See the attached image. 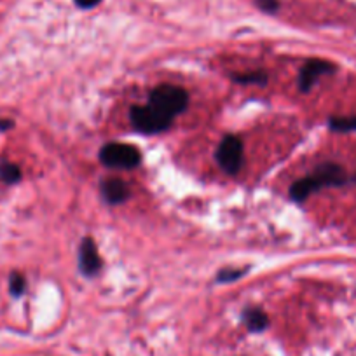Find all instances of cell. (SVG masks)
<instances>
[{
  "mask_svg": "<svg viewBox=\"0 0 356 356\" xmlns=\"http://www.w3.org/2000/svg\"><path fill=\"white\" fill-rule=\"evenodd\" d=\"M102 194L112 204H119L129 197V189L121 178H107L102 184Z\"/></svg>",
  "mask_w": 356,
  "mask_h": 356,
  "instance_id": "ba28073f",
  "label": "cell"
},
{
  "mask_svg": "<svg viewBox=\"0 0 356 356\" xmlns=\"http://www.w3.org/2000/svg\"><path fill=\"white\" fill-rule=\"evenodd\" d=\"M100 159L105 166L131 170L140 164L142 154L136 147L128 145V143H108V145L102 147Z\"/></svg>",
  "mask_w": 356,
  "mask_h": 356,
  "instance_id": "7a4b0ae2",
  "label": "cell"
},
{
  "mask_svg": "<svg viewBox=\"0 0 356 356\" xmlns=\"http://www.w3.org/2000/svg\"><path fill=\"white\" fill-rule=\"evenodd\" d=\"M318 189H320V187H318V184L314 182L313 177H306L302 178V180H299V182L293 184L292 189H290V196H292L296 201H304Z\"/></svg>",
  "mask_w": 356,
  "mask_h": 356,
  "instance_id": "9c48e42d",
  "label": "cell"
},
{
  "mask_svg": "<svg viewBox=\"0 0 356 356\" xmlns=\"http://www.w3.org/2000/svg\"><path fill=\"white\" fill-rule=\"evenodd\" d=\"M236 82H243V84H253V82H266V75L264 74H246V75H236Z\"/></svg>",
  "mask_w": 356,
  "mask_h": 356,
  "instance_id": "5bb4252c",
  "label": "cell"
},
{
  "mask_svg": "<svg viewBox=\"0 0 356 356\" xmlns=\"http://www.w3.org/2000/svg\"><path fill=\"white\" fill-rule=\"evenodd\" d=\"M0 177H2V180H4V182L15 184V182H18L19 178H22V171H19V168L16 166V164L6 163L0 166Z\"/></svg>",
  "mask_w": 356,
  "mask_h": 356,
  "instance_id": "8fae6325",
  "label": "cell"
},
{
  "mask_svg": "<svg viewBox=\"0 0 356 356\" xmlns=\"http://www.w3.org/2000/svg\"><path fill=\"white\" fill-rule=\"evenodd\" d=\"M187 104H189V97L178 86L163 84L154 89L152 95H150V105L171 119L175 115L182 114L187 108Z\"/></svg>",
  "mask_w": 356,
  "mask_h": 356,
  "instance_id": "6da1fadb",
  "label": "cell"
},
{
  "mask_svg": "<svg viewBox=\"0 0 356 356\" xmlns=\"http://www.w3.org/2000/svg\"><path fill=\"white\" fill-rule=\"evenodd\" d=\"M245 323L252 332H262L269 325V318L262 309H248L245 313Z\"/></svg>",
  "mask_w": 356,
  "mask_h": 356,
  "instance_id": "30bf717a",
  "label": "cell"
},
{
  "mask_svg": "<svg viewBox=\"0 0 356 356\" xmlns=\"http://www.w3.org/2000/svg\"><path fill=\"white\" fill-rule=\"evenodd\" d=\"M129 118H131L133 126L138 131L147 133V135L164 131L171 124V118L164 115L163 112L154 108L152 105H147V107H133Z\"/></svg>",
  "mask_w": 356,
  "mask_h": 356,
  "instance_id": "3957f363",
  "label": "cell"
},
{
  "mask_svg": "<svg viewBox=\"0 0 356 356\" xmlns=\"http://www.w3.org/2000/svg\"><path fill=\"white\" fill-rule=\"evenodd\" d=\"M100 0H75V4L82 9H89V8H95Z\"/></svg>",
  "mask_w": 356,
  "mask_h": 356,
  "instance_id": "e0dca14e",
  "label": "cell"
},
{
  "mask_svg": "<svg viewBox=\"0 0 356 356\" xmlns=\"http://www.w3.org/2000/svg\"><path fill=\"white\" fill-rule=\"evenodd\" d=\"M335 67L332 63H328V61H321V60H313V61H307L306 65H304V68L300 70V75H299V86L302 91H307V89H311V86L316 82L318 77H321V75L325 74H330V72H334Z\"/></svg>",
  "mask_w": 356,
  "mask_h": 356,
  "instance_id": "8992f818",
  "label": "cell"
},
{
  "mask_svg": "<svg viewBox=\"0 0 356 356\" xmlns=\"http://www.w3.org/2000/svg\"><path fill=\"white\" fill-rule=\"evenodd\" d=\"M9 286H11L13 296H22L23 290H25V278L22 275H13Z\"/></svg>",
  "mask_w": 356,
  "mask_h": 356,
  "instance_id": "4fadbf2b",
  "label": "cell"
},
{
  "mask_svg": "<svg viewBox=\"0 0 356 356\" xmlns=\"http://www.w3.org/2000/svg\"><path fill=\"white\" fill-rule=\"evenodd\" d=\"M217 161L222 170L229 175H236L243 163V143L238 136H225L217 149Z\"/></svg>",
  "mask_w": 356,
  "mask_h": 356,
  "instance_id": "277c9868",
  "label": "cell"
},
{
  "mask_svg": "<svg viewBox=\"0 0 356 356\" xmlns=\"http://www.w3.org/2000/svg\"><path fill=\"white\" fill-rule=\"evenodd\" d=\"M313 180L318 184V187H327V186H341L346 182V173L339 164L334 163H325L316 168L313 175Z\"/></svg>",
  "mask_w": 356,
  "mask_h": 356,
  "instance_id": "52a82bcc",
  "label": "cell"
},
{
  "mask_svg": "<svg viewBox=\"0 0 356 356\" xmlns=\"http://www.w3.org/2000/svg\"><path fill=\"white\" fill-rule=\"evenodd\" d=\"M243 273L245 271H234V269H231V271H222L218 273V282H232V280H238Z\"/></svg>",
  "mask_w": 356,
  "mask_h": 356,
  "instance_id": "9a60e30c",
  "label": "cell"
},
{
  "mask_svg": "<svg viewBox=\"0 0 356 356\" xmlns=\"http://www.w3.org/2000/svg\"><path fill=\"white\" fill-rule=\"evenodd\" d=\"M79 266H81L82 273L86 276H95L102 267V259L98 255V248L95 245L93 239L86 238L81 243V250H79Z\"/></svg>",
  "mask_w": 356,
  "mask_h": 356,
  "instance_id": "5b68a950",
  "label": "cell"
},
{
  "mask_svg": "<svg viewBox=\"0 0 356 356\" xmlns=\"http://www.w3.org/2000/svg\"><path fill=\"white\" fill-rule=\"evenodd\" d=\"M257 2H259L260 9L267 13H273L278 9V0H257Z\"/></svg>",
  "mask_w": 356,
  "mask_h": 356,
  "instance_id": "2e32d148",
  "label": "cell"
},
{
  "mask_svg": "<svg viewBox=\"0 0 356 356\" xmlns=\"http://www.w3.org/2000/svg\"><path fill=\"white\" fill-rule=\"evenodd\" d=\"M330 128L335 131H355L356 129V115L351 118H334L330 119Z\"/></svg>",
  "mask_w": 356,
  "mask_h": 356,
  "instance_id": "7c38bea8",
  "label": "cell"
},
{
  "mask_svg": "<svg viewBox=\"0 0 356 356\" xmlns=\"http://www.w3.org/2000/svg\"><path fill=\"white\" fill-rule=\"evenodd\" d=\"M13 122L11 121H0V128H11Z\"/></svg>",
  "mask_w": 356,
  "mask_h": 356,
  "instance_id": "ac0fdd59",
  "label": "cell"
}]
</instances>
